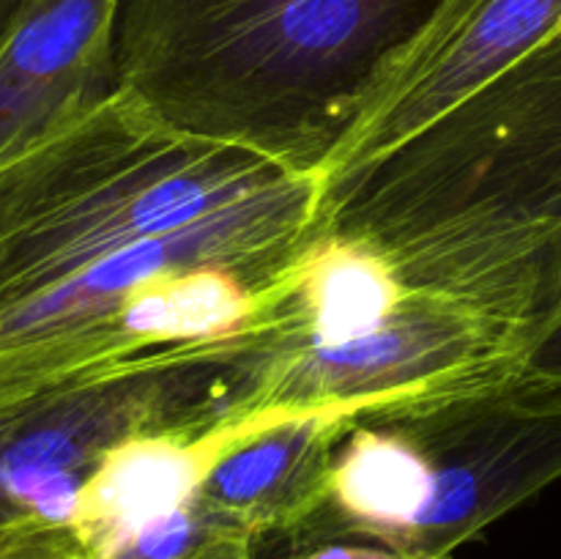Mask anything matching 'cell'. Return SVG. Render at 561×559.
Segmentation results:
<instances>
[{"instance_id": "277c9868", "label": "cell", "mask_w": 561, "mask_h": 559, "mask_svg": "<svg viewBox=\"0 0 561 559\" xmlns=\"http://www.w3.org/2000/svg\"><path fill=\"white\" fill-rule=\"evenodd\" d=\"M561 480V387L524 365L400 395L348 417L316 513L290 548L367 540L453 559Z\"/></svg>"}, {"instance_id": "9c48e42d", "label": "cell", "mask_w": 561, "mask_h": 559, "mask_svg": "<svg viewBox=\"0 0 561 559\" xmlns=\"http://www.w3.org/2000/svg\"><path fill=\"white\" fill-rule=\"evenodd\" d=\"M121 0H31L0 36V164L118 91Z\"/></svg>"}, {"instance_id": "30bf717a", "label": "cell", "mask_w": 561, "mask_h": 559, "mask_svg": "<svg viewBox=\"0 0 561 559\" xmlns=\"http://www.w3.org/2000/svg\"><path fill=\"white\" fill-rule=\"evenodd\" d=\"M362 409L370 406L255 409L252 425L214 460L203 499L257 543L288 540L321 504L340 431Z\"/></svg>"}, {"instance_id": "8fae6325", "label": "cell", "mask_w": 561, "mask_h": 559, "mask_svg": "<svg viewBox=\"0 0 561 559\" xmlns=\"http://www.w3.org/2000/svg\"><path fill=\"white\" fill-rule=\"evenodd\" d=\"M0 559H88L71 529L0 532Z\"/></svg>"}, {"instance_id": "4fadbf2b", "label": "cell", "mask_w": 561, "mask_h": 559, "mask_svg": "<svg viewBox=\"0 0 561 559\" xmlns=\"http://www.w3.org/2000/svg\"><path fill=\"white\" fill-rule=\"evenodd\" d=\"M524 367L531 376L542 378V381L559 384L561 387V318L540 340H537L535 345H531Z\"/></svg>"}, {"instance_id": "7a4b0ae2", "label": "cell", "mask_w": 561, "mask_h": 559, "mask_svg": "<svg viewBox=\"0 0 561 559\" xmlns=\"http://www.w3.org/2000/svg\"><path fill=\"white\" fill-rule=\"evenodd\" d=\"M442 0H121L118 85L186 135L321 170Z\"/></svg>"}, {"instance_id": "5bb4252c", "label": "cell", "mask_w": 561, "mask_h": 559, "mask_svg": "<svg viewBox=\"0 0 561 559\" xmlns=\"http://www.w3.org/2000/svg\"><path fill=\"white\" fill-rule=\"evenodd\" d=\"M31 3V0H0V36L11 27V22L22 14V9Z\"/></svg>"}, {"instance_id": "52a82bcc", "label": "cell", "mask_w": 561, "mask_h": 559, "mask_svg": "<svg viewBox=\"0 0 561 559\" xmlns=\"http://www.w3.org/2000/svg\"><path fill=\"white\" fill-rule=\"evenodd\" d=\"M561 25V0H442L383 66L321 170V190L409 142Z\"/></svg>"}, {"instance_id": "7c38bea8", "label": "cell", "mask_w": 561, "mask_h": 559, "mask_svg": "<svg viewBox=\"0 0 561 559\" xmlns=\"http://www.w3.org/2000/svg\"><path fill=\"white\" fill-rule=\"evenodd\" d=\"M294 559H400L389 548L367 540H327L294 551Z\"/></svg>"}, {"instance_id": "3957f363", "label": "cell", "mask_w": 561, "mask_h": 559, "mask_svg": "<svg viewBox=\"0 0 561 559\" xmlns=\"http://www.w3.org/2000/svg\"><path fill=\"white\" fill-rule=\"evenodd\" d=\"M288 173L164 124L118 88L0 164V345L126 252Z\"/></svg>"}, {"instance_id": "6da1fadb", "label": "cell", "mask_w": 561, "mask_h": 559, "mask_svg": "<svg viewBox=\"0 0 561 559\" xmlns=\"http://www.w3.org/2000/svg\"><path fill=\"white\" fill-rule=\"evenodd\" d=\"M327 225L531 349L561 318V25L436 124L329 186Z\"/></svg>"}, {"instance_id": "5b68a950", "label": "cell", "mask_w": 561, "mask_h": 559, "mask_svg": "<svg viewBox=\"0 0 561 559\" xmlns=\"http://www.w3.org/2000/svg\"><path fill=\"white\" fill-rule=\"evenodd\" d=\"M524 362L496 321L321 225L252 343L241 409L376 406Z\"/></svg>"}, {"instance_id": "8992f818", "label": "cell", "mask_w": 561, "mask_h": 559, "mask_svg": "<svg viewBox=\"0 0 561 559\" xmlns=\"http://www.w3.org/2000/svg\"><path fill=\"white\" fill-rule=\"evenodd\" d=\"M250 349L233 340L170 351L0 406V532L71 529L82 488L121 444L236 414Z\"/></svg>"}, {"instance_id": "ba28073f", "label": "cell", "mask_w": 561, "mask_h": 559, "mask_svg": "<svg viewBox=\"0 0 561 559\" xmlns=\"http://www.w3.org/2000/svg\"><path fill=\"white\" fill-rule=\"evenodd\" d=\"M255 409L197 431L137 436L107 455L82 488L75 532L88 559H214L230 521L203 499L214 460L247 431Z\"/></svg>"}]
</instances>
